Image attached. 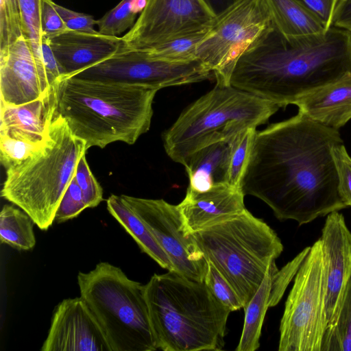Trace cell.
<instances>
[{"mask_svg":"<svg viewBox=\"0 0 351 351\" xmlns=\"http://www.w3.org/2000/svg\"><path fill=\"white\" fill-rule=\"evenodd\" d=\"M340 144L339 130L298 112L256 131L241 189L264 202L278 220L300 226L344 209L331 152Z\"/></svg>","mask_w":351,"mask_h":351,"instance_id":"1","label":"cell"},{"mask_svg":"<svg viewBox=\"0 0 351 351\" xmlns=\"http://www.w3.org/2000/svg\"><path fill=\"white\" fill-rule=\"evenodd\" d=\"M351 72V33L289 38L274 25L239 58L230 84L280 108Z\"/></svg>","mask_w":351,"mask_h":351,"instance_id":"2","label":"cell"},{"mask_svg":"<svg viewBox=\"0 0 351 351\" xmlns=\"http://www.w3.org/2000/svg\"><path fill=\"white\" fill-rule=\"evenodd\" d=\"M158 90L73 76L59 82L58 113L86 148L134 144L150 128Z\"/></svg>","mask_w":351,"mask_h":351,"instance_id":"3","label":"cell"},{"mask_svg":"<svg viewBox=\"0 0 351 351\" xmlns=\"http://www.w3.org/2000/svg\"><path fill=\"white\" fill-rule=\"evenodd\" d=\"M158 350H221L230 310L204 282L176 271L154 274L145 285Z\"/></svg>","mask_w":351,"mask_h":351,"instance_id":"4","label":"cell"},{"mask_svg":"<svg viewBox=\"0 0 351 351\" xmlns=\"http://www.w3.org/2000/svg\"><path fill=\"white\" fill-rule=\"evenodd\" d=\"M87 150L86 142L73 134L58 113L43 145L6 170L1 197L25 211L40 230H47L55 221L62 196Z\"/></svg>","mask_w":351,"mask_h":351,"instance_id":"5","label":"cell"},{"mask_svg":"<svg viewBox=\"0 0 351 351\" xmlns=\"http://www.w3.org/2000/svg\"><path fill=\"white\" fill-rule=\"evenodd\" d=\"M280 107L230 84H217L186 108L162 135L165 150L184 166L200 149L228 142L247 128L265 123Z\"/></svg>","mask_w":351,"mask_h":351,"instance_id":"6","label":"cell"},{"mask_svg":"<svg viewBox=\"0 0 351 351\" xmlns=\"http://www.w3.org/2000/svg\"><path fill=\"white\" fill-rule=\"evenodd\" d=\"M193 235L206 260L237 293L243 309L257 291L270 263L283 251L276 232L247 209Z\"/></svg>","mask_w":351,"mask_h":351,"instance_id":"7","label":"cell"},{"mask_svg":"<svg viewBox=\"0 0 351 351\" xmlns=\"http://www.w3.org/2000/svg\"><path fill=\"white\" fill-rule=\"evenodd\" d=\"M77 283L80 296L96 317L112 351L158 350L145 285L106 262L98 263L88 273L79 272Z\"/></svg>","mask_w":351,"mask_h":351,"instance_id":"8","label":"cell"},{"mask_svg":"<svg viewBox=\"0 0 351 351\" xmlns=\"http://www.w3.org/2000/svg\"><path fill=\"white\" fill-rule=\"evenodd\" d=\"M327 270L321 240L302 261L280 324L279 351H321L327 326Z\"/></svg>","mask_w":351,"mask_h":351,"instance_id":"9","label":"cell"},{"mask_svg":"<svg viewBox=\"0 0 351 351\" xmlns=\"http://www.w3.org/2000/svg\"><path fill=\"white\" fill-rule=\"evenodd\" d=\"M271 25L265 0H235L217 14L196 58L213 72L217 84H230L239 58Z\"/></svg>","mask_w":351,"mask_h":351,"instance_id":"10","label":"cell"},{"mask_svg":"<svg viewBox=\"0 0 351 351\" xmlns=\"http://www.w3.org/2000/svg\"><path fill=\"white\" fill-rule=\"evenodd\" d=\"M212 73L199 60L171 62L152 57L143 51L123 49L71 76L160 90L206 80L212 77Z\"/></svg>","mask_w":351,"mask_h":351,"instance_id":"11","label":"cell"},{"mask_svg":"<svg viewBox=\"0 0 351 351\" xmlns=\"http://www.w3.org/2000/svg\"><path fill=\"white\" fill-rule=\"evenodd\" d=\"M121 195L152 232L171 261L173 271L204 282L207 261L193 234H187L178 206L162 199Z\"/></svg>","mask_w":351,"mask_h":351,"instance_id":"12","label":"cell"},{"mask_svg":"<svg viewBox=\"0 0 351 351\" xmlns=\"http://www.w3.org/2000/svg\"><path fill=\"white\" fill-rule=\"evenodd\" d=\"M216 16L206 0H146L134 25L121 37L123 49L147 50L208 25Z\"/></svg>","mask_w":351,"mask_h":351,"instance_id":"13","label":"cell"},{"mask_svg":"<svg viewBox=\"0 0 351 351\" xmlns=\"http://www.w3.org/2000/svg\"><path fill=\"white\" fill-rule=\"evenodd\" d=\"M42 351H112L93 311L80 296L56 307Z\"/></svg>","mask_w":351,"mask_h":351,"instance_id":"14","label":"cell"},{"mask_svg":"<svg viewBox=\"0 0 351 351\" xmlns=\"http://www.w3.org/2000/svg\"><path fill=\"white\" fill-rule=\"evenodd\" d=\"M54 84L24 35L0 49V102L23 104L40 98Z\"/></svg>","mask_w":351,"mask_h":351,"instance_id":"15","label":"cell"},{"mask_svg":"<svg viewBox=\"0 0 351 351\" xmlns=\"http://www.w3.org/2000/svg\"><path fill=\"white\" fill-rule=\"evenodd\" d=\"M319 239L327 270L328 325L339 311L351 278V231L343 214L334 211L326 216Z\"/></svg>","mask_w":351,"mask_h":351,"instance_id":"16","label":"cell"},{"mask_svg":"<svg viewBox=\"0 0 351 351\" xmlns=\"http://www.w3.org/2000/svg\"><path fill=\"white\" fill-rule=\"evenodd\" d=\"M244 197L241 187L228 183L215 184L203 192L188 187L184 198L177 205L187 234L239 215L246 210Z\"/></svg>","mask_w":351,"mask_h":351,"instance_id":"17","label":"cell"},{"mask_svg":"<svg viewBox=\"0 0 351 351\" xmlns=\"http://www.w3.org/2000/svg\"><path fill=\"white\" fill-rule=\"evenodd\" d=\"M49 44L64 77L73 75L123 49L121 37L98 31L68 30L49 38Z\"/></svg>","mask_w":351,"mask_h":351,"instance_id":"18","label":"cell"},{"mask_svg":"<svg viewBox=\"0 0 351 351\" xmlns=\"http://www.w3.org/2000/svg\"><path fill=\"white\" fill-rule=\"evenodd\" d=\"M60 81L42 97L29 102L20 105L0 102V134L34 143L43 142L58 114Z\"/></svg>","mask_w":351,"mask_h":351,"instance_id":"19","label":"cell"},{"mask_svg":"<svg viewBox=\"0 0 351 351\" xmlns=\"http://www.w3.org/2000/svg\"><path fill=\"white\" fill-rule=\"evenodd\" d=\"M294 105L306 117L339 130L351 119V72L305 95Z\"/></svg>","mask_w":351,"mask_h":351,"instance_id":"20","label":"cell"},{"mask_svg":"<svg viewBox=\"0 0 351 351\" xmlns=\"http://www.w3.org/2000/svg\"><path fill=\"white\" fill-rule=\"evenodd\" d=\"M229 154V143L226 141L211 144L192 154L184 165L189 187L203 192L215 184L227 183Z\"/></svg>","mask_w":351,"mask_h":351,"instance_id":"21","label":"cell"},{"mask_svg":"<svg viewBox=\"0 0 351 351\" xmlns=\"http://www.w3.org/2000/svg\"><path fill=\"white\" fill-rule=\"evenodd\" d=\"M106 202L110 214L134 239L141 251L163 269L173 271V266L167 255L146 225L125 203L121 195H111Z\"/></svg>","mask_w":351,"mask_h":351,"instance_id":"22","label":"cell"},{"mask_svg":"<svg viewBox=\"0 0 351 351\" xmlns=\"http://www.w3.org/2000/svg\"><path fill=\"white\" fill-rule=\"evenodd\" d=\"M265 1L274 25L286 37L311 36L328 30L298 0Z\"/></svg>","mask_w":351,"mask_h":351,"instance_id":"23","label":"cell"},{"mask_svg":"<svg viewBox=\"0 0 351 351\" xmlns=\"http://www.w3.org/2000/svg\"><path fill=\"white\" fill-rule=\"evenodd\" d=\"M273 261L257 291L244 308L245 317L241 336L235 350L255 351L260 347V337L269 307L273 274L278 270Z\"/></svg>","mask_w":351,"mask_h":351,"instance_id":"24","label":"cell"},{"mask_svg":"<svg viewBox=\"0 0 351 351\" xmlns=\"http://www.w3.org/2000/svg\"><path fill=\"white\" fill-rule=\"evenodd\" d=\"M34 221L22 209L5 204L0 213V241L19 250H29L36 244Z\"/></svg>","mask_w":351,"mask_h":351,"instance_id":"25","label":"cell"},{"mask_svg":"<svg viewBox=\"0 0 351 351\" xmlns=\"http://www.w3.org/2000/svg\"><path fill=\"white\" fill-rule=\"evenodd\" d=\"M213 21L197 30L170 38L143 51L152 57L171 62L197 60V48L209 34Z\"/></svg>","mask_w":351,"mask_h":351,"instance_id":"26","label":"cell"},{"mask_svg":"<svg viewBox=\"0 0 351 351\" xmlns=\"http://www.w3.org/2000/svg\"><path fill=\"white\" fill-rule=\"evenodd\" d=\"M321 351H351V278L335 319L326 326Z\"/></svg>","mask_w":351,"mask_h":351,"instance_id":"27","label":"cell"},{"mask_svg":"<svg viewBox=\"0 0 351 351\" xmlns=\"http://www.w3.org/2000/svg\"><path fill=\"white\" fill-rule=\"evenodd\" d=\"M146 5V0H121L114 8L97 20L100 33L119 36L134 25L138 14Z\"/></svg>","mask_w":351,"mask_h":351,"instance_id":"28","label":"cell"},{"mask_svg":"<svg viewBox=\"0 0 351 351\" xmlns=\"http://www.w3.org/2000/svg\"><path fill=\"white\" fill-rule=\"evenodd\" d=\"M256 133V128H247L228 142L230 146L228 184L241 188V180L248 163Z\"/></svg>","mask_w":351,"mask_h":351,"instance_id":"29","label":"cell"},{"mask_svg":"<svg viewBox=\"0 0 351 351\" xmlns=\"http://www.w3.org/2000/svg\"><path fill=\"white\" fill-rule=\"evenodd\" d=\"M18 1L21 14L23 34L28 39L36 57L43 64L41 55L43 38L41 27L42 0H18Z\"/></svg>","mask_w":351,"mask_h":351,"instance_id":"30","label":"cell"},{"mask_svg":"<svg viewBox=\"0 0 351 351\" xmlns=\"http://www.w3.org/2000/svg\"><path fill=\"white\" fill-rule=\"evenodd\" d=\"M23 35V23L18 0H1L0 49L10 46Z\"/></svg>","mask_w":351,"mask_h":351,"instance_id":"31","label":"cell"},{"mask_svg":"<svg viewBox=\"0 0 351 351\" xmlns=\"http://www.w3.org/2000/svg\"><path fill=\"white\" fill-rule=\"evenodd\" d=\"M44 141L34 143L0 134V161L2 166L8 170L19 165L40 147Z\"/></svg>","mask_w":351,"mask_h":351,"instance_id":"32","label":"cell"},{"mask_svg":"<svg viewBox=\"0 0 351 351\" xmlns=\"http://www.w3.org/2000/svg\"><path fill=\"white\" fill-rule=\"evenodd\" d=\"M207 261V269L204 282L213 295L230 311L243 308L242 302L230 283L216 267Z\"/></svg>","mask_w":351,"mask_h":351,"instance_id":"33","label":"cell"},{"mask_svg":"<svg viewBox=\"0 0 351 351\" xmlns=\"http://www.w3.org/2000/svg\"><path fill=\"white\" fill-rule=\"evenodd\" d=\"M310 247L311 246L305 247L293 260L273 274L269 300V308L274 307L280 301L287 286L295 276L302 261L308 253Z\"/></svg>","mask_w":351,"mask_h":351,"instance_id":"34","label":"cell"},{"mask_svg":"<svg viewBox=\"0 0 351 351\" xmlns=\"http://www.w3.org/2000/svg\"><path fill=\"white\" fill-rule=\"evenodd\" d=\"M74 177L82 190L87 208L96 207L104 200L103 189L90 171L85 154L77 163Z\"/></svg>","mask_w":351,"mask_h":351,"instance_id":"35","label":"cell"},{"mask_svg":"<svg viewBox=\"0 0 351 351\" xmlns=\"http://www.w3.org/2000/svg\"><path fill=\"white\" fill-rule=\"evenodd\" d=\"M87 208L82 190L74 176L69 182L58 208L55 221L62 223L77 217Z\"/></svg>","mask_w":351,"mask_h":351,"instance_id":"36","label":"cell"},{"mask_svg":"<svg viewBox=\"0 0 351 351\" xmlns=\"http://www.w3.org/2000/svg\"><path fill=\"white\" fill-rule=\"evenodd\" d=\"M338 176V191L343 202L351 206V157L343 144L331 150Z\"/></svg>","mask_w":351,"mask_h":351,"instance_id":"37","label":"cell"},{"mask_svg":"<svg viewBox=\"0 0 351 351\" xmlns=\"http://www.w3.org/2000/svg\"><path fill=\"white\" fill-rule=\"evenodd\" d=\"M52 0H42L41 27L43 36L48 38L68 31Z\"/></svg>","mask_w":351,"mask_h":351,"instance_id":"38","label":"cell"},{"mask_svg":"<svg viewBox=\"0 0 351 351\" xmlns=\"http://www.w3.org/2000/svg\"><path fill=\"white\" fill-rule=\"evenodd\" d=\"M53 5L69 30L95 32L97 20L92 15L77 12L55 2Z\"/></svg>","mask_w":351,"mask_h":351,"instance_id":"39","label":"cell"},{"mask_svg":"<svg viewBox=\"0 0 351 351\" xmlns=\"http://www.w3.org/2000/svg\"><path fill=\"white\" fill-rule=\"evenodd\" d=\"M316 16L326 29L332 26L335 10L339 0H298Z\"/></svg>","mask_w":351,"mask_h":351,"instance_id":"40","label":"cell"},{"mask_svg":"<svg viewBox=\"0 0 351 351\" xmlns=\"http://www.w3.org/2000/svg\"><path fill=\"white\" fill-rule=\"evenodd\" d=\"M332 26L342 28L351 33V0H339Z\"/></svg>","mask_w":351,"mask_h":351,"instance_id":"41","label":"cell"},{"mask_svg":"<svg viewBox=\"0 0 351 351\" xmlns=\"http://www.w3.org/2000/svg\"><path fill=\"white\" fill-rule=\"evenodd\" d=\"M235 0H206L217 14L226 9Z\"/></svg>","mask_w":351,"mask_h":351,"instance_id":"42","label":"cell"}]
</instances>
